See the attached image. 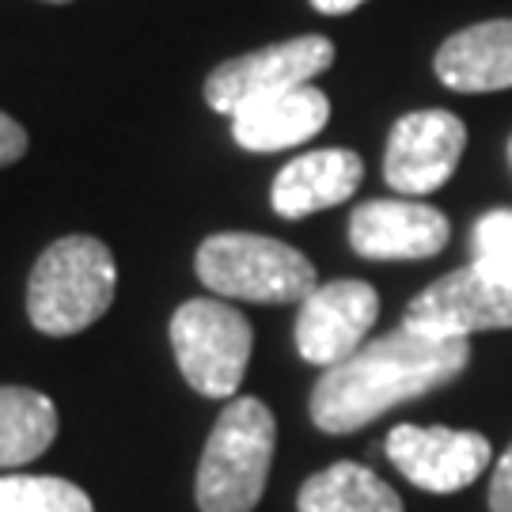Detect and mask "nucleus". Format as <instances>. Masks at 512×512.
<instances>
[{"mask_svg":"<svg viewBox=\"0 0 512 512\" xmlns=\"http://www.w3.org/2000/svg\"><path fill=\"white\" fill-rule=\"evenodd\" d=\"M471 361L467 338H433L399 327L327 368L311 391V421L323 433H357L368 421L452 384Z\"/></svg>","mask_w":512,"mask_h":512,"instance_id":"obj_1","label":"nucleus"},{"mask_svg":"<svg viewBox=\"0 0 512 512\" xmlns=\"http://www.w3.org/2000/svg\"><path fill=\"white\" fill-rule=\"evenodd\" d=\"M277 448V421L270 406L239 395L220 410L198 463V509L202 512H251L262 501L270 463Z\"/></svg>","mask_w":512,"mask_h":512,"instance_id":"obj_2","label":"nucleus"},{"mask_svg":"<svg viewBox=\"0 0 512 512\" xmlns=\"http://www.w3.org/2000/svg\"><path fill=\"white\" fill-rule=\"evenodd\" d=\"M118 270L107 243L95 236H65L38 255L27 285V315L42 334H80L107 315Z\"/></svg>","mask_w":512,"mask_h":512,"instance_id":"obj_3","label":"nucleus"},{"mask_svg":"<svg viewBox=\"0 0 512 512\" xmlns=\"http://www.w3.org/2000/svg\"><path fill=\"white\" fill-rule=\"evenodd\" d=\"M205 289L251 304H300L319 285L315 266L296 247L255 232H220L198 247Z\"/></svg>","mask_w":512,"mask_h":512,"instance_id":"obj_4","label":"nucleus"},{"mask_svg":"<svg viewBox=\"0 0 512 512\" xmlns=\"http://www.w3.org/2000/svg\"><path fill=\"white\" fill-rule=\"evenodd\" d=\"M251 346V323L224 300H186L171 315V349L179 372L205 399H236L247 376Z\"/></svg>","mask_w":512,"mask_h":512,"instance_id":"obj_5","label":"nucleus"},{"mask_svg":"<svg viewBox=\"0 0 512 512\" xmlns=\"http://www.w3.org/2000/svg\"><path fill=\"white\" fill-rule=\"evenodd\" d=\"M403 327L433 338H471L478 330L512 327V274L478 262L452 270L406 304Z\"/></svg>","mask_w":512,"mask_h":512,"instance_id":"obj_6","label":"nucleus"},{"mask_svg":"<svg viewBox=\"0 0 512 512\" xmlns=\"http://www.w3.org/2000/svg\"><path fill=\"white\" fill-rule=\"evenodd\" d=\"M330 61H334V42L330 38H285L277 46H266V50L232 57V61L217 65L205 80V99L217 114H236L247 103L304 88L319 73H327Z\"/></svg>","mask_w":512,"mask_h":512,"instance_id":"obj_7","label":"nucleus"},{"mask_svg":"<svg viewBox=\"0 0 512 512\" xmlns=\"http://www.w3.org/2000/svg\"><path fill=\"white\" fill-rule=\"evenodd\" d=\"M376 315H380V296L368 281L357 277L323 281L300 300L296 349L308 365H342L365 346L368 330L376 327Z\"/></svg>","mask_w":512,"mask_h":512,"instance_id":"obj_8","label":"nucleus"},{"mask_svg":"<svg viewBox=\"0 0 512 512\" xmlns=\"http://www.w3.org/2000/svg\"><path fill=\"white\" fill-rule=\"evenodd\" d=\"M467 148V126L452 110H414L403 114L384 152V179L391 190L425 198L456 175Z\"/></svg>","mask_w":512,"mask_h":512,"instance_id":"obj_9","label":"nucleus"},{"mask_svg":"<svg viewBox=\"0 0 512 512\" xmlns=\"http://www.w3.org/2000/svg\"><path fill=\"white\" fill-rule=\"evenodd\" d=\"M387 459L418 490L456 494L490 467V440L448 425H395L387 433Z\"/></svg>","mask_w":512,"mask_h":512,"instance_id":"obj_10","label":"nucleus"},{"mask_svg":"<svg viewBox=\"0 0 512 512\" xmlns=\"http://www.w3.org/2000/svg\"><path fill=\"white\" fill-rule=\"evenodd\" d=\"M452 236L448 217L425 202L406 198H380L365 202L349 217V243L353 251L376 262L391 258H433L444 251Z\"/></svg>","mask_w":512,"mask_h":512,"instance_id":"obj_11","label":"nucleus"},{"mask_svg":"<svg viewBox=\"0 0 512 512\" xmlns=\"http://www.w3.org/2000/svg\"><path fill=\"white\" fill-rule=\"evenodd\" d=\"M361 179H365V164L349 148L304 152V156H296L277 171L270 202H274L277 217L300 220L319 213V209L349 202Z\"/></svg>","mask_w":512,"mask_h":512,"instance_id":"obj_12","label":"nucleus"},{"mask_svg":"<svg viewBox=\"0 0 512 512\" xmlns=\"http://www.w3.org/2000/svg\"><path fill=\"white\" fill-rule=\"evenodd\" d=\"M330 118V99L319 88H293L247 103L232 114V137L247 152H285L311 141Z\"/></svg>","mask_w":512,"mask_h":512,"instance_id":"obj_13","label":"nucleus"},{"mask_svg":"<svg viewBox=\"0 0 512 512\" xmlns=\"http://www.w3.org/2000/svg\"><path fill=\"white\" fill-rule=\"evenodd\" d=\"M440 84L452 92H505L512 88V19L475 23L437 50Z\"/></svg>","mask_w":512,"mask_h":512,"instance_id":"obj_14","label":"nucleus"},{"mask_svg":"<svg viewBox=\"0 0 512 512\" xmlns=\"http://www.w3.org/2000/svg\"><path fill=\"white\" fill-rule=\"evenodd\" d=\"M300 512H403V497L361 463H330L296 497Z\"/></svg>","mask_w":512,"mask_h":512,"instance_id":"obj_15","label":"nucleus"},{"mask_svg":"<svg viewBox=\"0 0 512 512\" xmlns=\"http://www.w3.org/2000/svg\"><path fill=\"white\" fill-rule=\"evenodd\" d=\"M57 437V406L35 387H0V467H23Z\"/></svg>","mask_w":512,"mask_h":512,"instance_id":"obj_16","label":"nucleus"},{"mask_svg":"<svg viewBox=\"0 0 512 512\" xmlns=\"http://www.w3.org/2000/svg\"><path fill=\"white\" fill-rule=\"evenodd\" d=\"M0 512H95V505L69 478L0 475Z\"/></svg>","mask_w":512,"mask_h":512,"instance_id":"obj_17","label":"nucleus"},{"mask_svg":"<svg viewBox=\"0 0 512 512\" xmlns=\"http://www.w3.org/2000/svg\"><path fill=\"white\" fill-rule=\"evenodd\" d=\"M471 262L497 274H512V209H494L478 217L471 232Z\"/></svg>","mask_w":512,"mask_h":512,"instance_id":"obj_18","label":"nucleus"},{"mask_svg":"<svg viewBox=\"0 0 512 512\" xmlns=\"http://www.w3.org/2000/svg\"><path fill=\"white\" fill-rule=\"evenodd\" d=\"M490 512H512V444L497 459L494 478H490Z\"/></svg>","mask_w":512,"mask_h":512,"instance_id":"obj_19","label":"nucleus"},{"mask_svg":"<svg viewBox=\"0 0 512 512\" xmlns=\"http://www.w3.org/2000/svg\"><path fill=\"white\" fill-rule=\"evenodd\" d=\"M23 152H27V129L0 110V167L16 164Z\"/></svg>","mask_w":512,"mask_h":512,"instance_id":"obj_20","label":"nucleus"},{"mask_svg":"<svg viewBox=\"0 0 512 512\" xmlns=\"http://www.w3.org/2000/svg\"><path fill=\"white\" fill-rule=\"evenodd\" d=\"M365 0H311V8L315 12H323V16H346L353 8H361Z\"/></svg>","mask_w":512,"mask_h":512,"instance_id":"obj_21","label":"nucleus"},{"mask_svg":"<svg viewBox=\"0 0 512 512\" xmlns=\"http://www.w3.org/2000/svg\"><path fill=\"white\" fill-rule=\"evenodd\" d=\"M46 4H69V0H46Z\"/></svg>","mask_w":512,"mask_h":512,"instance_id":"obj_22","label":"nucleus"},{"mask_svg":"<svg viewBox=\"0 0 512 512\" xmlns=\"http://www.w3.org/2000/svg\"><path fill=\"white\" fill-rule=\"evenodd\" d=\"M509 160H512V145H509Z\"/></svg>","mask_w":512,"mask_h":512,"instance_id":"obj_23","label":"nucleus"}]
</instances>
